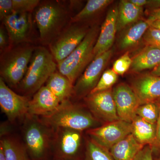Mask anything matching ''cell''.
Masks as SVG:
<instances>
[{"label":"cell","instance_id":"obj_1","mask_svg":"<svg viewBox=\"0 0 160 160\" xmlns=\"http://www.w3.org/2000/svg\"><path fill=\"white\" fill-rule=\"evenodd\" d=\"M41 122L54 129L68 128L82 132L98 127L100 124V121L92 114L72 105L69 100L61 103L53 113L42 117Z\"/></svg>","mask_w":160,"mask_h":160},{"label":"cell","instance_id":"obj_30","mask_svg":"<svg viewBox=\"0 0 160 160\" xmlns=\"http://www.w3.org/2000/svg\"><path fill=\"white\" fill-rule=\"evenodd\" d=\"M38 0H12L14 12H31L40 3Z\"/></svg>","mask_w":160,"mask_h":160},{"label":"cell","instance_id":"obj_9","mask_svg":"<svg viewBox=\"0 0 160 160\" xmlns=\"http://www.w3.org/2000/svg\"><path fill=\"white\" fill-rule=\"evenodd\" d=\"M25 129V141L26 150L34 160H41L45 157L49 142L46 126L42 122L31 120Z\"/></svg>","mask_w":160,"mask_h":160},{"label":"cell","instance_id":"obj_27","mask_svg":"<svg viewBox=\"0 0 160 160\" xmlns=\"http://www.w3.org/2000/svg\"><path fill=\"white\" fill-rule=\"evenodd\" d=\"M159 111L158 102L147 103L139 106L137 110L136 115L148 122L156 124Z\"/></svg>","mask_w":160,"mask_h":160},{"label":"cell","instance_id":"obj_25","mask_svg":"<svg viewBox=\"0 0 160 160\" xmlns=\"http://www.w3.org/2000/svg\"><path fill=\"white\" fill-rule=\"evenodd\" d=\"M6 160H28L27 150L19 143L11 138L1 140Z\"/></svg>","mask_w":160,"mask_h":160},{"label":"cell","instance_id":"obj_8","mask_svg":"<svg viewBox=\"0 0 160 160\" xmlns=\"http://www.w3.org/2000/svg\"><path fill=\"white\" fill-rule=\"evenodd\" d=\"M131 132V123L120 119L87 131L90 139L109 150Z\"/></svg>","mask_w":160,"mask_h":160},{"label":"cell","instance_id":"obj_7","mask_svg":"<svg viewBox=\"0 0 160 160\" xmlns=\"http://www.w3.org/2000/svg\"><path fill=\"white\" fill-rule=\"evenodd\" d=\"M113 52V49L112 48L95 58L88 65L73 86V94L76 97L87 96L94 89Z\"/></svg>","mask_w":160,"mask_h":160},{"label":"cell","instance_id":"obj_37","mask_svg":"<svg viewBox=\"0 0 160 160\" xmlns=\"http://www.w3.org/2000/svg\"><path fill=\"white\" fill-rule=\"evenodd\" d=\"M148 19L152 22L155 21H160V8L152 9L149 13Z\"/></svg>","mask_w":160,"mask_h":160},{"label":"cell","instance_id":"obj_2","mask_svg":"<svg viewBox=\"0 0 160 160\" xmlns=\"http://www.w3.org/2000/svg\"><path fill=\"white\" fill-rule=\"evenodd\" d=\"M100 30L98 25L91 27L77 48L66 59L57 64L59 72L73 85L94 58L93 50Z\"/></svg>","mask_w":160,"mask_h":160},{"label":"cell","instance_id":"obj_41","mask_svg":"<svg viewBox=\"0 0 160 160\" xmlns=\"http://www.w3.org/2000/svg\"><path fill=\"white\" fill-rule=\"evenodd\" d=\"M155 160H160V156L158 158H156Z\"/></svg>","mask_w":160,"mask_h":160},{"label":"cell","instance_id":"obj_36","mask_svg":"<svg viewBox=\"0 0 160 160\" xmlns=\"http://www.w3.org/2000/svg\"><path fill=\"white\" fill-rule=\"evenodd\" d=\"M10 42L9 38L6 28L1 26L0 28V49L1 52L7 50V48Z\"/></svg>","mask_w":160,"mask_h":160},{"label":"cell","instance_id":"obj_16","mask_svg":"<svg viewBox=\"0 0 160 160\" xmlns=\"http://www.w3.org/2000/svg\"><path fill=\"white\" fill-rule=\"evenodd\" d=\"M61 102L46 86H43L29 100L27 115L29 118L46 116L56 111Z\"/></svg>","mask_w":160,"mask_h":160},{"label":"cell","instance_id":"obj_3","mask_svg":"<svg viewBox=\"0 0 160 160\" xmlns=\"http://www.w3.org/2000/svg\"><path fill=\"white\" fill-rule=\"evenodd\" d=\"M57 68L51 52L45 47H38L35 49L26 74L18 85L20 89L27 94L36 93Z\"/></svg>","mask_w":160,"mask_h":160},{"label":"cell","instance_id":"obj_10","mask_svg":"<svg viewBox=\"0 0 160 160\" xmlns=\"http://www.w3.org/2000/svg\"><path fill=\"white\" fill-rule=\"evenodd\" d=\"M85 101L92 114L98 121L106 123L119 120L111 89L88 94Z\"/></svg>","mask_w":160,"mask_h":160},{"label":"cell","instance_id":"obj_19","mask_svg":"<svg viewBox=\"0 0 160 160\" xmlns=\"http://www.w3.org/2000/svg\"><path fill=\"white\" fill-rule=\"evenodd\" d=\"M144 146L130 134L113 146L109 151L114 160H134Z\"/></svg>","mask_w":160,"mask_h":160},{"label":"cell","instance_id":"obj_32","mask_svg":"<svg viewBox=\"0 0 160 160\" xmlns=\"http://www.w3.org/2000/svg\"><path fill=\"white\" fill-rule=\"evenodd\" d=\"M157 102L159 111L158 118L156 123V134L154 142L150 146L153 157H155L156 158L160 156V100Z\"/></svg>","mask_w":160,"mask_h":160},{"label":"cell","instance_id":"obj_18","mask_svg":"<svg viewBox=\"0 0 160 160\" xmlns=\"http://www.w3.org/2000/svg\"><path fill=\"white\" fill-rule=\"evenodd\" d=\"M130 69L138 72L146 69H153L160 64V49L146 46L132 58Z\"/></svg>","mask_w":160,"mask_h":160},{"label":"cell","instance_id":"obj_38","mask_svg":"<svg viewBox=\"0 0 160 160\" xmlns=\"http://www.w3.org/2000/svg\"><path fill=\"white\" fill-rule=\"evenodd\" d=\"M152 75L160 77V64L153 68L150 73Z\"/></svg>","mask_w":160,"mask_h":160},{"label":"cell","instance_id":"obj_5","mask_svg":"<svg viewBox=\"0 0 160 160\" xmlns=\"http://www.w3.org/2000/svg\"><path fill=\"white\" fill-rule=\"evenodd\" d=\"M34 48L29 46H18L7 49L1 56V78L11 86L22 82L26 74Z\"/></svg>","mask_w":160,"mask_h":160},{"label":"cell","instance_id":"obj_20","mask_svg":"<svg viewBox=\"0 0 160 160\" xmlns=\"http://www.w3.org/2000/svg\"><path fill=\"white\" fill-rule=\"evenodd\" d=\"M131 134L141 145L151 146L156 134V124L146 122L138 116L136 115L131 122Z\"/></svg>","mask_w":160,"mask_h":160},{"label":"cell","instance_id":"obj_23","mask_svg":"<svg viewBox=\"0 0 160 160\" xmlns=\"http://www.w3.org/2000/svg\"><path fill=\"white\" fill-rule=\"evenodd\" d=\"M46 86L62 103L73 94L74 85L59 72H55L50 76Z\"/></svg>","mask_w":160,"mask_h":160},{"label":"cell","instance_id":"obj_12","mask_svg":"<svg viewBox=\"0 0 160 160\" xmlns=\"http://www.w3.org/2000/svg\"><path fill=\"white\" fill-rule=\"evenodd\" d=\"M29 100L16 93L0 78V106L2 111L11 122L27 115Z\"/></svg>","mask_w":160,"mask_h":160},{"label":"cell","instance_id":"obj_42","mask_svg":"<svg viewBox=\"0 0 160 160\" xmlns=\"http://www.w3.org/2000/svg\"><path fill=\"white\" fill-rule=\"evenodd\" d=\"M59 160H63L59 159Z\"/></svg>","mask_w":160,"mask_h":160},{"label":"cell","instance_id":"obj_28","mask_svg":"<svg viewBox=\"0 0 160 160\" xmlns=\"http://www.w3.org/2000/svg\"><path fill=\"white\" fill-rule=\"evenodd\" d=\"M118 76V75L112 69H107L104 72L97 85L89 94L111 89L112 86L117 82Z\"/></svg>","mask_w":160,"mask_h":160},{"label":"cell","instance_id":"obj_40","mask_svg":"<svg viewBox=\"0 0 160 160\" xmlns=\"http://www.w3.org/2000/svg\"><path fill=\"white\" fill-rule=\"evenodd\" d=\"M151 27L156 28L160 30V21H155L152 22L151 25Z\"/></svg>","mask_w":160,"mask_h":160},{"label":"cell","instance_id":"obj_22","mask_svg":"<svg viewBox=\"0 0 160 160\" xmlns=\"http://www.w3.org/2000/svg\"><path fill=\"white\" fill-rule=\"evenodd\" d=\"M152 22L147 19L138 21L129 27L119 41V47L121 50H126L135 46L143 38L144 34Z\"/></svg>","mask_w":160,"mask_h":160},{"label":"cell","instance_id":"obj_4","mask_svg":"<svg viewBox=\"0 0 160 160\" xmlns=\"http://www.w3.org/2000/svg\"><path fill=\"white\" fill-rule=\"evenodd\" d=\"M68 16L67 10L57 2H47L40 5L35 19L41 41L51 43L62 31Z\"/></svg>","mask_w":160,"mask_h":160},{"label":"cell","instance_id":"obj_33","mask_svg":"<svg viewBox=\"0 0 160 160\" xmlns=\"http://www.w3.org/2000/svg\"><path fill=\"white\" fill-rule=\"evenodd\" d=\"M13 13L12 0L0 1V19L4 18Z\"/></svg>","mask_w":160,"mask_h":160},{"label":"cell","instance_id":"obj_14","mask_svg":"<svg viewBox=\"0 0 160 160\" xmlns=\"http://www.w3.org/2000/svg\"><path fill=\"white\" fill-rule=\"evenodd\" d=\"M2 21L10 43L17 45L27 42L32 28L30 12H14Z\"/></svg>","mask_w":160,"mask_h":160},{"label":"cell","instance_id":"obj_29","mask_svg":"<svg viewBox=\"0 0 160 160\" xmlns=\"http://www.w3.org/2000/svg\"><path fill=\"white\" fill-rule=\"evenodd\" d=\"M132 63V59L127 52L114 62L112 70L118 75H122L130 69Z\"/></svg>","mask_w":160,"mask_h":160},{"label":"cell","instance_id":"obj_6","mask_svg":"<svg viewBox=\"0 0 160 160\" xmlns=\"http://www.w3.org/2000/svg\"><path fill=\"white\" fill-rule=\"evenodd\" d=\"M51 43L50 52L57 63L69 56L86 37L89 29L86 26L72 23Z\"/></svg>","mask_w":160,"mask_h":160},{"label":"cell","instance_id":"obj_13","mask_svg":"<svg viewBox=\"0 0 160 160\" xmlns=\"http://www.w3.org/2000/svg\"><path fill=\"white\" fill-rule=\"evenodd\" d=\"M55 148L59 159L72 160L78 154L82 144V131L68 128H58Z\"/></svg>","mask_w":160,"mask_h":160},{"label":"cell","instance_id":"obj_17","mask_svg":"<svg viewBox=\"0 0 160 160\" xmlns=\"http://www.w3.org/2000/svg\"><path fill=\"white\" fill-rule=\"evenodd\" d=\"M118 6L111 7L107 12L94 46V58L112 49L118 31Z\"/></svg>","mask_w":160,"mask_h":160},{"label":"cell","instance_id":"obj_34","mask_svg":"<svg viewBox=\"0 0 160 160\" xmlns=\"http://www.w3.org/2000/svg\"><path fill=\"white\" fill-rule=\"evenodd\" d=\"M138 7L146 6L150 9H160V0H129Z\"/></svg>","mask_w":160,"mask_h":160},{"label":"cell","instance_id":"obj_11","mask_svg":"<svg viewBox=\"0 0 160 160\" xmlns=\"http://www.w3.org/2000/svg\"><path fill=\"white\" fill-rule=\"evenodd\" d=\"M112 93L119 118L131 123L140 106L134 91L131 86L122 83L115 86Z\"/></svg>","mask_w":160,"mask_h":160},{"label":"cell","instance_id":"obj_24","mask_svg":"<svg viewBox=\"0 0 160 160\" xmlns=\"http://www.w3.org/2000/svg\"><path fill=\"white\" fill-rule=\"evenodd\" d=\"M112 0H89L85 7L71 19L72 23L84 22L98 14L113 2Z\"/></svg>","mask_w":160,"mask_h":160},{"label":"cell","instance_id":"obj_26","mask_svg":"<svg viewBox=\"0 0 160 160\" xmlns=\"http://www.w3.org/2000/svg\"><path fill=\"white\" fill-rule=\"evenodd\" d=\"M85 160H114L109 150L99 146L91 139L86 144Z\"/></svg>","mask_w":160,"mask_h":160},{"label":"cell","instance_id":"obj_39","mask_svg":"<svg viewBox=\"0 0 160 160\" xmlns=\"http://www.w3.org/2000/svg\"><path fill=\"white\" fill-rule=\"evenodd\" d=\"M0 160H6L5 151L2 143H0Z\"/></svg>","mask_w":160,"mask_h":160},{"label":"cell","instance_id":"obj_31","mask_svg":"<svg viewBox=\"0 0 160 160\" xmlns=\"http://www.w3.org/2000/svg\"><path fill=\"white\" fill-rule=\"evenodd\" d=\"M146 46H154L160 49V30L150 26L143 37Z\"/></svg>","mask_w":160,"mask_h":160},{"label":"cell","instance_id":"obj_35","mask_svg":"<svg viewBox=\"0 0 160 160\" xmlns=\"http://www.w3.org/2000/svg\"><path fill=\"white\" fill-rule=\"evenodd\" d=\"M151 147L146 145L137 155L134 160H154Z\"/></svg>","mask_w":160,"mask_h":160},{"label":"cell","instance_id":"obj_21","mask_svg":"<svg viewBox=\"0 0 160 160\" xmlns=\"http://www.w3.org/2000/svg\"><path fill=\"white\" fill-rule=\"evenodd\" d=\"M118 8V31L123 30L132 23L137 22L143 12L142 7L137 6L129 0L120 1Z\"/></svg>","mask_w":160,"mask_h":160},{"label":"cell","instance_id":"obj_15","mask_svg":"<svg viewBox=\"0 0 160 160\" xmlns=\"http://www.w3.org/2000/svg\"><path fill=\"white\" fill-rule=\"evenodd\" d=\"M131 88L138 99L140 106L160 100V77L150 74L138 76L132 81Z\"/></svg>","mask_w":160,"mask_h":160}]
</instances>
